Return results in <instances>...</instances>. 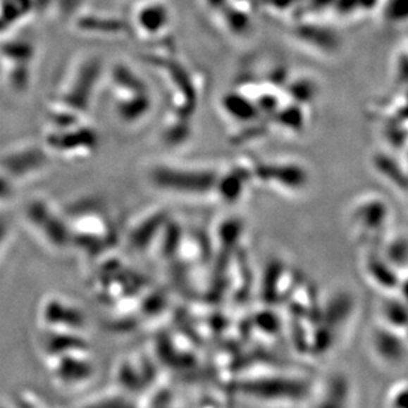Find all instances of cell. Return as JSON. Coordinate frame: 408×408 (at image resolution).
<instances>
[{"instance_id": "cell-4", "label": "cell", "mask_w": 408, "mask_h": 408, "mask_svg": "<svg viewBox=\"0 0 408 408\" xmlns=\"http://www.w3.org/2000/svg\"><path fill=\"white\" fill-rule=\"evenodd\" d=\"M7 233H8L7 226H6L3 222H0V252H1V249H3V246H4L6 238H7Z\"/></svg>"}, {"instance_id": "cell-3", "label": "cell", "mask_w": 408, "mask_h": 408, "mask_svg": "<svg viewBox=\"0 0 408 408\" xmlns=\"http://www.w3.org/2000/svg\"><path fill=\"white\" fill-rule=\"evenodd\" d=\"M12 194V180L6 176L0 169V202L11 199Z\"/></svg>"}, {"instance_id": "cell-2", "label": "cell", "mask_w": 408, "mask_h": 408, "mask_svg": "<svg viewBox=\"0 0 408 408\" xmlns=\"http://www.w3.org/2000/svg\"><path fill=\"white\" fill-rule=\"evenodd\" d=\"M382 13L388 23L400 24L408 21V0H386Z\"/></svg>"}, {"instance_id": "cell-1", "label": "cell", "mask_w": 408, "mask_h": 408, "mask_svg": "<svg viewBox=\"0 0 408 408\" xmlns=\"http://www.w3.org/2000/svg\"><path fill=\"white\" fill-rule=\"evenodd\" d=\"M25 220L42 241L53 249H65L73 243L72 230L63 217L45 202H33L27 206Z\"/></svg>"}]
</instances>
